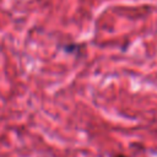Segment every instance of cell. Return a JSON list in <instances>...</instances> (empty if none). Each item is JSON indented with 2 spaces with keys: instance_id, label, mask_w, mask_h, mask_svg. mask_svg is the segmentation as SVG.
<instances>
[{
  "instance_id": "obj_1",
  "label": "cell",
  "mask_w": 157,
  "mask_h": 157,
  "mask_svg": "<svg viewBox=\"0 0 157 157\" xmlns=\"http://www.w3.org/2000/svg\"><path fill=\"white\" fill-rule=\"evenodd\" d=\"M115 157H128V156H124V155H118V156H115Z\"/></svg>"
}]
</instances>
